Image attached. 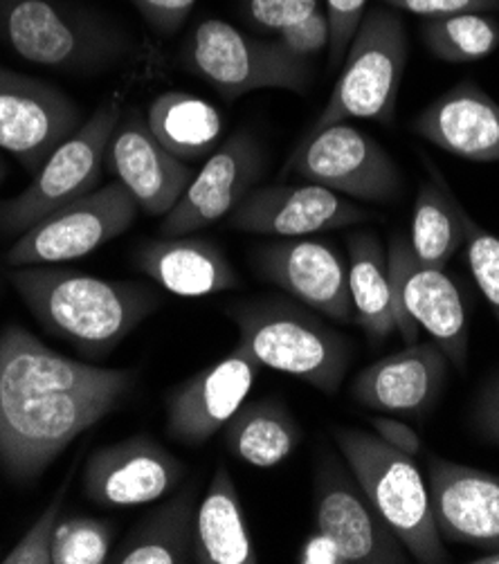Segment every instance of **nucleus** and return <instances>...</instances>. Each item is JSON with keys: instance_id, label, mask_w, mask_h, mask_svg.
Wrapping results in <instances>:
<instances>
[{"instance_id": "obj_1", "label": "nucleus", "mask_w": 499, "mask_h": 564, "mask_svg": "<svg viewBox=\"0 0 499 564\" xmlns=\"http://www.w3.org/2000/svg\"><path fill=\"white\" fill-rule=\"evenodd\" d=\"M135 382L129 369H106L52 351L28 328L0 333V470L28 484L86 430L113 412Z\"/></svg>"}, {"instance_id": "obj_2", "label": "nucleus", "mask_w": 499, "mask_h": 564, "mask_svg": "<svg viewBox=\"0 0 499 564\" xmlns=\"http://www.w3.org/2000/svg\"><path fill=\"white\" fill-rule=\"evenodd\" d=\"M10 281L34 319L88 356L113 351L162 297L140 281H113L62 265H21Z\"/></svg>"}, {"instance_id": "obj_3", "label": "nucleus", "mask_w": 499, "mask_h": 564, "mask_svg": "<svg viewBox=\"0 0 499 564\" xmlns=\"http://www.w3.org/2000/svg\"><path fill=\"white\" fill-rule=\"evenodd\" d=\"M239 343L261 367L295 376L326 397L338 393L354 360V345L319 313L297 300L261 297L226 306Z\"/></svg>"}, {"instance_id": "obj_4", "label": "nucleus", "mask_w": 499, "mask_h": 564, "mask_svg": "<svg viewBox=\"0 0 499 564\" xmlns=\"http://www.w3.org/2000/svg\"><path fill=\"white\" fill-rule=\"evenodd\" d=\"M333 441L373 509L390 524L410 557L421 564L451 562L434 524L427 484L414 457L387 445L376 432L356 427H333Z\"/></svg>"}, {"instance_id": "obj_5", "label": "nucleus", "mask_w": 499, "mask_h": 564, "mask_svg": "<svg viewBox=\"0 0 499 564\" xmlns=\"http://www.w3.org/2000/svg\"><path fill=\"white\" fill-rule=\"evenodd\" d=\"M0 39L21 59L68 73L108 68L129 50L118 25L64 0H0Z\"/></svg>"}, {"instance_id": "obj_6", "label": "nucleus", "mask_w": 499, "mask_h": 564, "mask_svg": "<svg viewBox=\"0 0 499 564\" xmlns=\"http://www.w3.org/2000/svg\"><path fill=\"white\" fill-rule=\"evenodd\" d=\"M408 52V30L397 10L382 6L367 12L349 43L340 77L308 131L349 120L394 124Z\"/></svg>"}, {"instance_id": "obj_7", "label": "nucleus", "mask_w": 499, "mask_h": 564, "mask_svg": "<svg viewBox=\"0 0 499 564\" xmlns=\"http://www.w3.org/2000/svg\"><path fill=\"white\" fill-rule=\"evenodd\" d=\"M183 64L228 101L257 90L304 95L313 84L308 59L291 54L274 36H250L224 19H205L192 30Z\"/></svg>"}, {"instance_id": "obj_8", "label": "nucleus", "mask_w": 499, "mask_h": 564, "mask_svg": "<svg viewBox=\"0 0 499 564\" xmlns=\"http://www.w3.org/2000/svg\"><path fill=\"white\" fill-rule=\"evenodd\" d=\"M122 112L118 97L104 101L88 122L54 149L34 172L32 183L19 196L0 205V230L23 235L50 212L97 189L110 138L122 120Z\"/></svg>"}, {"instance_id": "obj_9", "label": "nucleus", "mask_w": 499, "mask_h": 564, "mask_svg": "<svg viewBox=\"0 0 499 564\" xmlns=\"http://www.w3.org/2000/svg\"><path fill=\"white\" fill-rule=\"evenodd\" d=\"M387 268H390L397 300V330L403 343H419V330L423 328L432 343L446 354L448 362L457 371H466L470 326L455 279L438 265L419 261L410 239L401 232L390 239Z\"/></svg>"}, {"instance_id": "obj_10", "label": "nucleus", "mask_w": 499, "mask_h": 564, "mask_svg": "<svg viewBox=\"0 0 499 564\" xmlns=\"http://www.w3.org/2000/svg\"><path fill=\"white\" fill-rule=\"evenodd\" d=\"M282 174L365 203L387 205L403 196V176L394 158L369 133L347 122L308 131Z\"/></svg>"}, {"instance_id": "obj_11", "label": "nucleus", "mask_w": 499, "mask_h": 564, "mask_svg": "<svg viewBox=\"0 0 499 564\" xmlns=\"http://www.w3.org/2000/svg\"><path fill=\"white\" fill-rule=\"evenodd\" d=\"M138 209L135 198L120 181L106 183L36 220L8 250L6 261L21 268L82 259L124 235Z\"/></svg>"}, {"instance_id": "obj_12", "label": "nucleus", "mask_w": 499, "mask_h": 564, "mask_svg": "<svg viewBox=\"0 0 499 564\" xmlns=\"http://www.w3.org/2000/svg\"><path fill=\"white\" fill-rule=\"evenodd\" d=\"M315 527L338 546L347 564H405L408 549L397 538L351 475L333 455L315 468Z\"/></svg>"}, {"instance_id": "obj_13", "label": "nucleus", "mask_w": 499, "mask_h": 564, "mask_svg": "<svg viewBox=\"0 0 499 564\" xmlns=\"http://www.w3.org/2000/svg\"><path fill=\"white\" fill-rule=\"evenodd\" d=\"M265 153L248 131H237L216 147L198 174H194L181 200L162 216L160 237L196 235L198 230L228 218L241 200L259 185Z\"/></svg>"}, {"instance_id": "obj_14", "label": "nucleus", "mask_w": 499, "mask_h": 564, "mask_svg": "<svg viewBox=\"0 0 499 564\" xmlns=\"http://www.w3.org/2000/svg\"><path fill=\"white\" fill-rule=\"evenodd\" d=\"M79 127L82 110L64 90L0 68V149L30 172Z\"/></svg>"}, {"instance_id": "obj_15", "label": "nucleus", "mask_w": 499, "mask_h": 564, "mask_svg": "<svg viewBox=\"0 0 499 564\" xmlns=\"http://www.w3.org/2000/svg\"><path fill=\"white\" fill-rule=\"evenodd\" d=\"M187 466L147 434L95 449L82 470L84 495L108 509H131L174 492Z\"/></svg>"}, {"instance_id": "obj_16", "label": "nucleus", "mask_w": 499, "mask_h": 564, "mask_svg": "<svg viewBox=\"0 0 499 564\" xmlns=\"http://www.w3.org/2000/svg\"><path fill=\"white\" fill-rule=\"evenodd\" d=\"M371 214L347 196L315 183H274L254 187L228 216V225L239 232L300 239L367 220Z\"/></svg>"}, {"instance_id": "obj_17", "label": "nucleus", "mask_w": 499, "mask_h": 564, "mask_svg": "<svg viewBox=\"0 0 499 564\" xmlns=\"http://www.w3.org/2000/svg\"><path fill=\"white\" fill-rule=\"evenodd\" d=\"M254 270L300 304L343 324H356L345 257L317 239H284L261 246Z\"/></svg>"}, {"instance_id": "obj_18", "label": "nucleus", "mask_w": 499, "mask_h": 564, "mask_svg": "<svg viewBox=\"0 0 499 564\" xmlns=\"http://www.w3.org/2000/svg\"><path fill=\"white\" fill-rule=\"evenodd\" d=\"M259 369L248 351L235 347L226 358L176 384L164 401L166 434L189 447L207 443L248 401Z\"/></svg>"}, {"instance_id": "obj_19", "label": "nucleus", "mask_w": 499, "mask_h": 564, "mask_svg": "<svg viewBox=\"0 0 499 564\" xmlns=\"http://www.w3.org/2000/svg\"><path fill=\"white\" fill-rule=\"evenodd\" d=\"M427 490L443 542L499 551V475L432 457Z\"/></svg>"}, {"instance_id": "obj_20", "label": "nucleus", "mask_w": 499, "mask_h": 564, "mask_svg": "<svg viewBox=\"0 0 499 564\" xmlns=\"http://www.w3.org/2000/svg\"><path fill=\"white\" fill-rule=\"evenodd\" d=\"M448 365L434 343H414L365 367L351 382V397L378 414L423 416L446 387Z\"/></svg>"}, {"instance_id": "obj_21", "label": "nucleus", "mask_w": 499, "mask_h": 564, "mask_svg": "<svg viewBox=\"0 0 499 564\" xmlns=\"http://www.w3.org/2000/svg\"><path fill=\"white\" fill-rule=\"evenodd\" d=\"M106 164L151 216L170 214L194 178V169L166 151L138 112L120 120Z\"/></svg>"}, {"instance_id": "obj_22", "label": "nucleus", "mask_w": 499, "mask_h": 564, "mask_svg": "<svg viewBox=\"0 0 499 564\" xmlns=\"http://www.w3.org/2000/svg\"><path fill=\"white\" fill-rule=\"evenodd\" d=\"M410 129L436 149L468 162L499 160V104L470 79L438 95Z\"/></svg>"}, {"instance_id": "obj_23", "label": "nucleus", "mask_w": 499, "mask_h": 564, "mask_svg": "<svg viewBox=\"0 0 499 564\" xmlns=\"http://www.w3.org/2000/svg\"><path fill=\"white\" fill-rule=\"evenodd\" d=\"M135 265L166 293L196 300L241 286L226 252L196 235L160 237L135 252Z\"/></svg>"}, {"instance_id": "obj_24", "label": "nucleus", "mask_w": 499, "mask_h": 564, "mask_svg": "<svg viewBox=\"0 0 499 564\" xmlns=\"http://www.w3.org/2000/svg\"><path fill=\"white\" fill-rule=\"evenodd\" d=\"M192 560L198 564H257L259 553L248 529L239 490L220 464L196 509Z\"/></svg>"}, {"instance_id": "obj_25", "label": "nucleus", "mask_w": 499, "mask_h": 564, "mask_svg": "<svg viewBox=\"0 0 499 564\" xmlns=\"http://www.w3.org/2000/svg\"><path fill=\"white\" fill-rule=\"evenodd\" d=\"M198 481L183 486L176 495L142 518L108 562L118 564H185L192 560Z\"/></svg>"}, {"instance_id": "obj_26", "label": "nucleus", "mask_w": 499, "mask_h": 564, "mask_svg": "<svg viewBox=\"0 0 499 564\" xmlns=\"http://www.w3.org/2000/svg\"><path fill=\"white\" fill-rule=\"evenodd\" d=\"M347 252L354 317L367 340L378 347L397 333V300L387 250L376 235L358 232L347 239Z\"/></svg>"}, {"instance_id": "obj_27", "label": "nucleus", "mask_w": 499, "mask_h": 564, "mask_svg": "<svg viewBox=\"0 0 499 564\" xmlns=\"http://www.w3.org/2000/svg\"><path fill=\"white\" fill-rule=\"evenodd\" d=\"M302 427L286 403L276 399L246 401L224 427L230 453L252 468L284 464L302 443Z\"/></svg>"}, {"instance_id": "obj_28", "label": "nucleus", "mask_w": 499, "mask_h": 564, "mask_svg": "<svg viewBox=\"0 0 499 564\" xmlns=\"http://www.w3.org/2000/svg\"><path fill=\"white\" fill-rule=\"evenodd\" d=\"M425 166L432 178L423 181L416 192L410 243L419 261L446 268L457 250L466 246L473 218L432 162H425Z\"/></svg>"}, {"instance_id": "obj_29", "label": "nucleus", "mask_w": 499, "mask_h": 564, "mask_svg": "<svg viewBox=\"0 0 499 564\" xmlns=\"http://www.w3.org/2000/svg\"><path fill=\"white\" fill-rule=\"evenodd\" d=\"M147 124L166 151L185 162L207 155L224 133L220 110L185 90L158 95L147 110Z\"/></svg>"}, {"instance_id": "obj_30", "label": "nucleus", "mask_w": 499, "mask_h": 564, "mask_svg": "<svg viewBox=\"0 0 499 564\" xmlns=\"http://www.w3.org/2000/svg\"><path fill=\"white\" fill-rule=\"evenodd\" d=\"M427 52L448 64H475L499 47V19L486 12L425 19L421 28Z\"/></svg>"}, {"instance_id": "obj_31", "label": "nucleus", "mask_w": 499, "mask_h": 564, "mask_svg": "<svg viewBox=\"0 0 499 564\" xmlns=\"http://www.w3.org/2000/svg\"><path fill=\"white\" fill-rule=\"evenodd\" d=\"M116 529L99 518L59 520L52 542V564H104L110 557Z\"/></svg>"}, {"instance_id": "obj_32", "label": "nucleus", "mask_w": 499, "mask_h": 564, "mask_svg": "<svg viewBox=\"0 0 499 564\" xmlns=\"http://www.w3.org/2000/svg\"><path fill=\"white\" fill-rule=\"evenodd\" d=\"M466 259L477 289L499 324V237L473 220L466 239Z\"/></svg>"}, {"instance_id": "obj_33", "label": "nucleus", "mask_w": 499, "mask_h": 564, "mask_svg": "<svg viewBox=\"0 0 499 564\" xmlns=\"http://www.w3.org/2000/svg\"><path fill=\"white\" fill-rule=\"evenodd\" d=\"M68 479L50 499V503L43 509V513L32 522V527L25 531V535L3 555V564H52V542L54 531H57L62 503L66 497Z\"/></svg>"}, {"instance_id": "obj_34", "label": "nucleus", "mask_w": 499, "mask_h": 564, "mask_svg": "<svg viewBox=\"0 0 499 564\" xmlns=\"http://www.w3.org/2000/svg\"><path fill=\"white\" fill-rule=\"evenodd\" d=\"M317 8H322L319 0H241L246 23L274 36Z\"/></svg>"}, {"instance_id": "obj_35", "label": "nucleus", "mask_w": 499, "mask_h": 564, "mask_svg": "<svg viewBox=\"0 0 499 564\" xmlns=\"http://www.w3.org/2000/svg\"><path fill=\"white\" fill-rule=\"evenodd\" d=\"M369 0H324V12L330 23L328 43V68L338 70L345 62L349 43L367 14Z\"/></svg>"}, {"instance_id": "obj_36", "label": "nucleus", "mask_w": 499, "mask_h": 564, "mask_svg": "<svg viewBox=\"0 0 499 564\" xmlns=\"http://www.w3.org/2000/svg\"><path fill=\"white\" fill-rule=\"evenodd\" d=\"M291 54L300 59H313L319 52L328 50L330 43V23L324 8H317L308 17L300 19L297 23L289 25L274 36Z\"/></svg>"}, {"instance_id": "obj_37", "label": "nucleus", "mask_w": 499, "mask_h": 564, "mask_svg": "<svg viewBox=\"0 0 499 564\" xmlns=\"http://www.w3.org/2000/svg\"><path fill=\"white\" fill-rule=\"evenodd\" d=\"M384 8L423 19L453 17L466 12H499V0H380Z\"/></svg>"}, {"instance_id": "obj_38", "label": "nucleus", "mask_w": 499, "mask_h": 564, "mask_svg": "<svg viewBox=\"0 0 499 564\" xmlns=\"http://www.w3.org/2000/svg\"><path fill=\"white\" fill-rule=\"evenodd\" d=\"M131 3L155 34L172 36L189 19L196 0H131Z\"/></svg>"}, {"instance_id": "obj_39", "label": "nucleus", "mask_w": 499, "mask_h": 564, "mask_svg": "<svg viewBox=\"0 0 499 564\" xmlns=\"http://www.w3.org/2000/svg\"><path fill=\"white\" fill-rule=\"evenodd\" d=\"M473 427L484 441L499 445V371L477 391L473 403Z\"/></svg>"}, {"instance_id": "obj_40", "label": "nucleus", "mask_w": 499, "mask_h": 564, "mask_svg": "<svg viewBox=\"0 0 499 564\" xmlns=\"http://www.w3.org/2000/svg\"><path fill=\"white\" fill-rule=\"evenodd\" d=\"M369 423H371L376 436H380L387 445L399 449V453H405L410 457L421 455L423 443H421L419 432L412 425L403 423L397 416H371Z\"/></svg>"}, {"instance_id": "obj_41", "label": "nucleus", "mask_w": 499, "mask_h": 564, "mask_svg": "<svg viewBox=\"0 0 499 564\" xmlns=\"http://www.w3.org/2000/svg\"><path fill=\"white\" fill-rule=\"evenodd\" d=\"M297 562L302 564H347L338 546L333 544L322 531L315 529L313 535L306 538L297 553Z\"/></svg>"}, {"instance_id": "obj_42", "label": "nucleus", "mask_w": 499, "mask_h": 564, "mask_svg": "<svg viewBox=\"0 0 499 564\" xmlns=\"http://www.w3.org/2000/svg\"><path fill=\"white\" fill-rule=\"evenodd\" d=\"M470 564H499V551H486L475 560H468Z\"/></svg>"}, {"instance_id": "obj_43", "label": "nucleus", "mask_w": 499, "mask_h": 564, "mask_svg": "<svg viewBox=\"0 0 499 564\" xmlns=\"http://www.w3.org/2000/svg\"><path fill=\"white\" fill-rule=\"evenodd\" d=\"M3 176H6V166H3V162H0V181H3Z\"/></svg>"}]
</instances>
